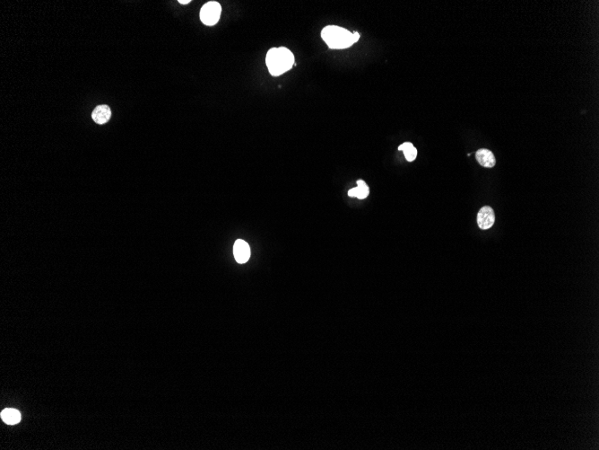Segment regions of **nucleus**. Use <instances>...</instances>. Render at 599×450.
<instances>
[{
  "instance_id": "9",
  "label": "nucleus",
  "mask_w": 599,
  "mask_h": 450,
  "mask_svg": "<svg viewBox=\"0 0 599 450\" xmlns=\"http://www.w3.org/2000/svg\"><path fill=\"white\" fill-rule=\"evenodd\" d=\"M369 187L367 186L365 181L359 180L357 181V187L351 189L348 192V195L350 197H356L363 200L369 195Z\"/></svg>"
},
{
  "instance_id": "11",
  "label": "nucleus",
  "mask_w": 599,
  "mask_h": 450,
  "mask_svg": "<svg viewBox=\"0 0 599 450\" xmlns=\"http://www.w3.org/2000/svg\"><path fill=\"white\" fill-rule=\"evenodd\" d=\"M191 0H187V1H185V0H180V1H179V3L182 4V5H187V4L191 3Z\"/></svg>"
},
{
  "instance_id": "5",
  "label": "nucleus",
  "mask_w": 599,
  "mask_h": 450,
  "mask_svg": "<svg viewBox=\"0 0 599 450\" xmlns=\"http://www.w3.org/2000/svg\"><path fill=\"white\" fill-rule=\"evenodd\" d=\"M234 253L236 261L239 264H245L251 257V249L245 241L239 239L235 242Z\"/></svg>"
},
{
  "instance_id": "6",
  "label": "nucleus",
  "mask_w": 599,
  "mask_h": 450,
  "mask_svg": "<svg viewBox=\"0 0 599 450\" xmlns=\"http://www.w3.org/2000/svg\"><path fill=\"white\" fill-rule=\"evenodd\" d=\"M475 158H476L477 162L479 163V165L486 168H492L495 165L496 160L494 155L486 148L479 149L475 154Z\"/></svg>"
},
{
  "instance_id": "7",
  "label": "nucleus",
  "mask_w": 599,
  "mask_h": 450,
  "mask_svg": "<svg viewBox=\"0 0 599 450\" xmlns=\"http://www.w3.org/2000/svg\"><path fill=\"white\" fill-rule=\"evenodd\" d=\"M111 116V111L108 105H99L92 113L93 121L98 124H104L109 121Z\"/></svg>"
},
{
  "instance_id": "10",
  "label": "nucleus",
  "mask_w": 599,
  "mask_h": 450,
  "mask_svg": "<svg viewBox=\"0 0 599 450\" xmlns=\"http://www.w3.org/2000/svg\"><path fill=\"white\" fill-rule=\"evenodd\" d=\"M398 150H402L406 159L408 162H413L417 157V149L414 148L412 143L406 142L398 147Z\"/></svg>"
},
{
  "instance_id": "8",
  "label": "nucleus",
  "mask_w": 599,
  "mask_h": 450,
  "mask_svg": "<svg viewBox=\"0 0 599 450\" xmlns=\"http://www.w3.org/2000/svg\"><path fill=\"white\" fill-rule=\"evenodd\" d=\"M1 419L8 425H15L21 421V413L16 409H5L1 412Z\"/></svg>"
},
{
  "instance_id": "3",
  "label": "nucleus",
  "mask_w": 599,
  "mask_h": 450,
  "mask_svg": "<svg viewBox=\"0 0 599 450\" xmlns=\"http://www.w3.org/2000/svg\"><path fill=\"white\" fill-rule=\"evenodd\" d=\"M222 13L221 5L215 1H210L205 4L200 10V20L206 24L212 26L217 23Z\"/></svg>"
},
{
  "instance_id": "2",
  "label": "nucleus",
  "mask_w": 599,
  "mask_h": 450,
  "mask_svg": "<svg viewBox=\"0 0 599 450\" xmlns=\"http://www.w3.org/2000/svg\"><path fill=\"white\" fill-rule=\"evenodd\" d=\"M266 64L272 76H281L294 66V53L285 47L272 48L267 52Z\"/></svg>"
},
{
  "instance_id": "4",
  "label": "nucleus",
  "mask_w": 599,
  "mask_h": 450,
  "mask_svg": "<svg viewBox=\"0 0 599 450\" xmlns=\"http://www.w3.org/2000/svg\"><path fill=\"white\" fill-rule=\"evenodd\" d=\"M495 221L494 211L490 206H484L480 209L477 214V224L480 228L486 230L491 228Z\"/></svg>"
},
{
  "instance_id": "1",
  "label": "nucleus",
  "mask_w": 599,
  "mask_h": 450,
  "mask_svg": "<svg viewBox=\"0 0 599 450\" xmlns=\"http://www.w3.org/2000/svg\"><path fill=\"white\" fill-rule=\"evenodd\" d=\"M321 38L328 48L333 49H346L359 41L357 32L351 33L348 30L338 25H327L322 30Z\"/></svg>"
}]
</instances>
